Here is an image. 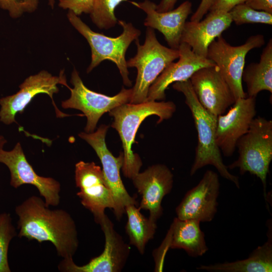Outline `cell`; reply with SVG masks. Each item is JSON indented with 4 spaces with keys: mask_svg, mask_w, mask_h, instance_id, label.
Here are the masks:
<instances>
[{
    "mask_svg": "<svg viewBox=\"0 0 272 272\" xmlns=\"http://www.w3.org/2000/svg\"><path fill=\"white\" fill-rule=\"evenodd\" d=\"M18 236L41 243L50 242L58 256L73 258L79 247L75 222L62 209L51 210L41 198L31 196L15 208Z\"/></svg>",
    "mask_w": 272,
    "mask_h": 272,
    "instance_id": "6da1fadb",
    "label": "cell"
},
{
    "mask_svg": "<svg viewBox=\"0 0 272 272\" xmlns=\"http://www.w3.org/2000/svg\"><path fill=\"white\" fill-rule=\"evenodd\" d=\"M172 101H149L139 104L127 103L109 112L113 117L111 126L118 133L123 149L122 171L124 176L132 179L140 172L142 166L140 157L134 153L132 146L142 122L148 116L156 115L157 123L170 119L176 111Z\"/></svg>",
    "mask_w": 272,
    "mask_h": 272,
    "instance_id": "7a4b0ae2",
    "label": "cell"
},
{
    "mask_svg": "<svg viewBox=\"0 0 272 272\" xmlns=\"http://www.w3.org/2000/svg\"><path fill=\"white\" fill-rule=\"evenodd\" d=\"M173 88L181 92L185 102L190 110L197 133V143L195 155L190 175H193L200 169L212 165L220 175L240 188L238 177L230 173L223 162L221 152L216 138L217 117L206 110L199 102L189 80L176 82Z\"/></svg>",
    "mask_w": 272,
    "mask_h": 272,
    "instance_id": "3957f363",
    "label": "cell"
},
{
    "mask_svg": "<svg viewBox=\"0 0 272 272\" xmlns=\"http://www.w3.org/2000/svg\"><path fill=\"white\" fill-rule=\"evenodd\" d=\"M67 17L70 23L86 38L90 45L91 61L87 73L92 71L102 61L109 60L118 67L123 84L130 87L131 82L128 77L125 53L130 43L139 38L141 31L130 23L118 20L117 23L122 27V32L116 37H111L93 31L71 11H69Z\"/></svg>",
    "mask_w": 272,
    "mask_h": 272,
    "instance_id": "277c9868",
    "label": "cell"
},
{
    "mask_svg": "<svg viewBox=\"0 0 272 272\" xmlns=\"http://www.w3.org/2000/svg\"><path fill=\"white\" fill-rule=\"evenodd\" d=\"M238 159L227 166L238 168L241 175L249 172L261 181L266 201V178L272 160V121L261 116L254 118L248 130L236 144Z\"/></svg>",
    "mask_w": 272,
    "mask_h": 272,
    "instance_id": "5b68a950",
    "label": "cell"
},
{
    "mask_svg": "<svg viewBox=\"0 0 272 272\" xmlns=\"http://www.w3.org/2000/svg\"><path fill=\"white\" fill-rule=\"evenodd\" d=\"M137 46L135 55L126 61L127 67L138 71L135 83L132 88L130 103L147 101L149 89L161 73L179 57L178 49L162 45L158 40L154 29L148 27L144 44L135 40Z\"/></svg>",
    "mask_w": 272,
    "mask_h": 272,
    "instance_id": "8992f818",
    "label": "cell"
},
{
    "mask_svg": "<svg viewBox=\"0 0 272 272\" xmlns=\"http://www.w3.org/2000/svg\"><path fill=\"white\" fill-rule=\"evenodd\" d=\"M264 44L263 36L256 34L249 37L244 44L239 46L230 45L222 35L210 44L207 58L219 67L236 100L247 97L242 84L247 54L252 49L259 48Z\"/></svg>",
    "mask_w": 272,
    "mask_h": 272,
    "instance_id": "52a82bcc",
    "label": "cell"
},
{
    "mask_svg": "<svg viewBox=\"0 0 272 272\" xmlns=\"http://www.w3.org/2000/svg\"><path fill=\"white\" fill-rule=\"evenodd\" d=\"M73 88H69L70 97L61 102L64 109L72 108L81 111L87 118L85 131H94L101 117L105 113L123 104L129 103L132 88H123L116 95L109 96L90 90L84 84L77 71L75 69L70 81Z\"/></svg>",
    "mask_w": 272,
    "mask_h": 272,
    "instance_id": "ba28073f",
    "label": "cell"
},
{
    "mask_svg": "<svg viewBox=\"0 0 272 272\" xmlns=\"http://www.w3.org/2000/svg\"><path fill=\"white\" fill-rule=\"evenodd\" d=\"M108 128L109 126L101 124L95 131L81 132L78 135L92 147L101 162L105 182L114 199L113 211L116 218L120 220L123 214H125V207L129 205H137V202L126 191L121 178L120 170L123 164V152H121L115 157L106 146L105 137Z\"/></svg>",
    "mask_w": 272,
    "mask_h": 272,
    "instance_id": "9c48e42d",
    "label": "cell"
},
{
    "mask_svg": "<svg viewBox=\"0 0 272 272\" xmlns=\"http://www.w3.org/2000/svg\"><path fill=\"white\" fill-rule=\"evenodd\" d=\"M58 84L70 88L63 71L58 76H53L44 70L30 76L19 86L20 90L16 93L0 99V121L6 125L16 122V115L22 113L34 97L39 94H46L51 98L57 117L70 116L59 110L53 102V94L59 91Z\"/></svg>",
    "mask_w": 272,
    "mask_h": 272,
    "instance_id": "30bf717a",
    "label": "cell"
},
{
    "mask_svg": "<svg viewBox=\"0 0 272 272\" xmlns=\"http://www.w3.org/2000/svg\"><path fill=\"white\" fill-rule=\"evenodd\" d=\"M75 179L80 188L77 195L82 205L99 224L106 215L105 209L114 208L113 195L105 182L101 168L94 162L80 161L75 165Z\"/></svg>",
    "mask_w": 272,
    "mask_h": 272,
    "instance_id": "8fae6325",
    "label": "cell"
},
{
    "mask_svg": "<svg viewBox=\"0 0 272 272\" xmlns=\"http://www.w3.org/2000/svg\"><path fill=\"white\" fill-rule=\"evenodd\" d=\"M105 236L104 249L99 256L86 264L79 266L73 258L63 259L58 265V269L65 272H119L128 258L130 248L114 229V225L105 215L100 223Z\"/></svg>",
    "mask_w": 272,
    "mask_h": 272,
    "instance_id": "7c38bea8",
    "label": "cell"
},
{
    "mask_svg": "<svg viewBox=\"0 0 272 272\" xmlns=\"http://www.w3.org/2000/svg\"><path fill=\"white\" fill-rule=\"evenodd\" d=\"M0 163L8 168L12 187L17 188L26 184L32 185L36 187L47 206L59 205L60 183L53 178L38 175L28 162L20 143L11 151L0 149Z\"/></svg>",
    "mask_w": 272,
    "mask_h": 272,
    "instance_id": "4fadbf2b",
    "label": "cell"
},
{
    "mask_svg": "<svg viewBox=\"0 0 272 272\" xmlns=\"http://www.w3.org/2000/svg\"><path fill=\"white\" fill-rule=\"evenodd\" d=\"M220 185L217 173L206 171L198 183L186 193L176 207L177 218L200 222L212 221L217 212Z\"/></svg>",
    "mask_w": 272,
    "mask_h": 272,
    "instance_id": "5bb4252c",
    "label": "cell"
},
{
    "mask_svg": "<svg viewBox=\"0 0 272 272\" xmlns=\"http://www.w3.org/2000/svg\"><path fill=\"white\" fill-rule=\"evenodd\" d=\"M256 115L255 97L237 99L225 114L217 117L216 143L225 157L232 156L238 140L249 129Z\"/></svg>",
    "mask_w": 272,
    "mask_h": 272,
    "instance_id": "9a60e30c",
    "label": "cell"
},
{
    "mask_svg": "<svg viewBox=\"0 0 272 272\" xmlns=\"http://www.w3.org/2000/svg\"><path fill=\"white\" fill-rule=\"evenodd\" d=\"M189 80L200 104L215 116L224 114L236 101L216 65L198 70Z\"/></svg>",
    "mask_w": 272,
    "mask_h": 272,
    "instance_id": "2e32d148",
    "label": "cell"
},
{
    "mask_svg": "<svg viewBox=\"0 0 272 272\" xmlns=\"http://www.w3.org/2000/svg\"><path fill=\"white\" fill-rule=\"evenodd\" d=\"M131 180L142 195L139 209L149 211V218L156 223L163 214L162 199L173 187L172 173L165 165L157 164L139 172Z\"/></svg>",
    "mask_w": 272,
    "mask_h": 272,
    "instance_id": "e0dca14e",
    "label": "cell"
},
{
    "mask_svg": "<svg viewBox=\"0 0 272 272\" xmlns=\"http://www.w3.org/2000/svg\"><path fill=\"white\" fill-rule=\"evenodd\" d=\"M178 50V60L171 62L152 84L149 89L147 101H163L165 99V91L169 85L189 80L201 68L216 65L208 58L196 54L185 43H180Z\"/></svg>",
    "mask_w": 272,
    "mask_h": 272,
    "instance_id": "ac0fdd59",
    "label": "cell"
},
{
    "mask_svg": "<svg viewBox=\"0 0 272 272\" xmlns=\"http://www.w3.org/2000/svg\"><path fill=\"white\" fill-rule=\"evenodd\" d=\"M130 3L147 14L145 26L158 30L164 35L170 48L178 49L186 20L192 12L190 2L185 1L176 9L164 12H158L157 5L149 0Z\"/></svg>",
    "mask_w": 272,
    "mask_h": 272,
    "instance_id": "d6986e66",
    "label": "cell"
},
{
    "mask_svg": "<svg viewBox=\"0 0 272 272\" xmlns=\"http://www.w3.org/2000/svg\"><path fill=\"white\" fill-rule=\"evenodd\" d=\"M232 23L229 13L209 12L198 22H186L181 43L187 44L196 54L207 58L210 44L227 30Z\"/></svg>",
    "mask_w": 272,
    "mask_h": 272,
    "instance_id": "ffe728a7",
    "label": "cell"
},
{
    "mask_svg": "<svg viewBox=\"0 0 272 272\" xmlns=\"http://www.w3.org/2000/svg\"><path fill=\"white\" fill-rule=\"evenodd\" d=\"M267 240L257 247L245 259L233 262L201 265L197 269L212 272H271L272 271V229L271 219L267 221Z\"/></svg>",
    "mask_w": 272,
    "mask_h": 272,
    "instance_id": "44dd1931",
    "label": "cell"
},
{
    "mask_svg": "<svg viewBox=\"0 0 272 272\" xmlns=\"http://www.w3.org/2000/svg\"><path fill=\"white\" fill-rule=\"evenodd\" d=\"M200 223L195 220L174 218L168 231L170 237V248L183 249L192 257L205 254L209 249Z\"/></svg>",
    "mask_w": 272,
    "mask_h": 272,
    "instance_id": "7402d4cb",
    "label": "cell"
},
{
    "mask_svg": "<svg viewBox=\"0 0 272 272\" xmlns=\"http://www.w3.org/2000/svg\"><path fill=\"white\" fill-rule=\"evenodd\" d=\"M242 79L246 84L247 97H255L262 91L272 93V39L263 49L260 60L251 63L245 68Z\"/></svg>",
    "mask_w": 272,
    "mask_h": 272,
    "instance_id": "603a6c76",
    "label": "cell"
},
{
    "mask_svg": "<svg viewBox=\"0 0 272 272\" xmlns=\"http://www.w3.org/2000/svg\"><path fill=\"white\" fill-rule=\"evenodd\" d=\"M140 210L135 205L125 207L127 221L125 228L130 244L134 246L140 254H144L147 243L154 238L157 224L146 218Z\"/></svg>",
    "mask_w": 272,
    "mask_h": 272,
    "instance_id": "cb8c5ba5",
    "label": "cell"
},
{
    "mask_svg": "<svg viewBox=\"0 0 272 272\" xmlns=\"http://www.w3.org/2000/svg\"><path fill=\"white\" fill-rule=\"evenodd\" d=\"M128 0H94L90 17L99 28L108 29L118 22L114 11L116 7Z\"/></svg>",
    "mask_w": 272,
    "mask_h": 272,
    "instance_id": "d4e9b609",
    "label": "cell"
},
{
    "mask_svg": "<svg viewBox=\"0 0 272 272\" xmlns=\"http://www.w3.org/2000/svg\"><path fill=\"white\" fill-rule=\"evenodd\" d=\"M229 13L232 22L237 25L249 23L272 25V14L255 10L245 3L236 6Z\"/></svg>",
    "mask_w": 272,
    "mask_h": 272,
    "instance_id": "484cf974",
    "label": "cell"
},
{
    "mask_svg": "<svg viewBox=\"0 0 272 272\" xmlns=\"http://www.w3.org/2000/svg\"><path fill=\"white\" fill-rule=\"evenodd\" d=\"M12 222L9 213L0 214V272L11 271L8 252L10 242L17 235Z\"/></svg>",
    "mask_w": 272,
    "mask_h": 272,
    "instance_id": "4316f807",
    "label": "cell"
},
{
    "mask_svg": "<svg viewBox=\"0 0 272 272\" xmlns=\"http://www.w3.org/2000/svg\"><path fill=\"white\" fill-rule=\"evenodd\" d=\"M39 0H0V8L7 11L13 18L24 13H32L37 8Z\"/></svg>",
    "mask_w": 272,
    "mask_h": 272,
    "instance_id": "83f0119b",
    "label": "cell"
},
{
    "mask_svg": "<svg viewBox=\"0 0 272 272\" xmlns=\"http://www.w3.org/2000/svg\"><path fill=\"white\" fill-rule=\"evenodd\" d=\"M94 0H59L58 6L69 9L79 16L82 13L90 14L93 9Z\"/></svg>",
    "mask_w": 272,
    "mask_h": 272,
    "instance_id": "f1b7e54d",
    "label": "cell"
},
{
    "mask_svg": "<svg viewBox=\"0 0 272 272\" xmlns=\"http://www.w3.org/2000/svg\"><path fill=\"white\" fill-rule=\"evenodd\" d=\"M170 237L168 232L165 238L160 246L155 250L153 255L155 261V271H162L163 267L164 257L166 252L170 248Z\"/></svg>",
    "mask_w": 272,
    "mask_h": 272,
    "instance_id": "f546056e",
    "label": "cell"
},
{
    "mask_svg": "<svg viewBox=\"0 0 272 272\" xmlns=\"http://www.w3.org/2000/svg\"><path fill=\"white\" fill-rule=\"evenodd\" d=\"M245 2V0H216L209 12L229 13L234 7Z\"/></svg>",
    "mask_w": 272,
    "mask_h": 272,
    "instance_id": "4dcf8cb0",
    "label": "cell"
},
{
    "mask_svg": "<svg viewBox=\"0 0 272 272\" xmlns=\"http://www.w3.org/2000/svg\"><path fill=\"white\" fill-rule=\"evenodd\" d=\"M216 0H201L195 12L190 18V21L198 22L208 13Z\"/></svg>",
    "mask_w": 272,
    "mask_h": 272,
    "instance_id": "1f68e13d",
    "label": "cell"
},
{
    "mask_svg": "<svg viewBox=\"0 0 272 272\" xmlns=\"http://www.w3.org/2000/svg\"><path fill=\"white\" fill-rule=\"evenodd\" d=\"M244 3L255 10L272 14V0H245Z\"/></svg>",
    "mask_w": 272,
    "mask_h": 272,
    "instance_id": "d6a6232c",
    "label": "cell"
},
{
    "mask_svg": "<svg viewBox=\"0 0 272 272\" xmlns=\"http://www.w3.org/2000/svg\"><path fill=\"white\" fill-rule=\"evenodd\" d=\"M177 0H161L156 6V10L159 12H164L173 9Z\"/></svg>",
    "mask_w": 272,
    "mask_h": 272,
    "instance_id": "836d02e7",
    "label": "cell"
},
{
    "mask_svg": "<svg viewBox=\"0 0 272 272\" xmlns=\"http://www.w3.org/2000/svg\"><path fill=\"white\" fill-rule=\"evenodd\" d=\"M7 141L3 135H0V149H3L4 145Z\"/></svg>",
    "mask_w": 272,
    "mask_h": 272,
    "instance_id": "e575fe53",
    "label": "cell"
},
{
    "mask_svg": "<svg viewBox=\"0 0 272 272\" xmlns=\"http://www.w3.org/2000/svg\"><path fill=\"white\" fill-rule=\"evenodd\" d=\"M54 3V0H49V5L53 7Z\"/></svg>",
    "mask_w": 272,
    "mask_h": 272,
    "instance_id": "d590c367",
    "label": "cell"
}]
</instances>
